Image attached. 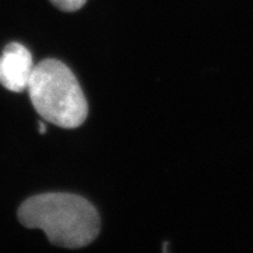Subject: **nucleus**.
Segmentation results:
<instances>
[{"label":"nucleus","instance_id":"1","mask_svg":"<svg viewBox=\"0 0 253 253\" xmlns=\"http://www.w3.org/2000/svg\"><path fill=\"white\" fill-rule=\"evenodd\" d=\"M20 223L40 229L52 244L66 249L89 245L100 233L99 212L87 199L71 194H43L28 198L18 210Z\"/></svg>","mask_w":253,"mask_h":253},{"label":"nucleus","instance_id":"2","mask_svg":"<svg viewBox=\"0 0 253 253\" xmlns=\"http://www.w3.org/2000/svg\"><path fill=\"white\" fill-rule=\"evenodd\" d=\"M27 89L34 108L47 122L73 129L86 121L84 91L73 72L59 60L47 59L34 66Z\"/></svg>","mask_w":253,"mask_h":253},{"label":"nucleus","instance_id":"3","mask_svg":"<svg viewBox=\"0 0 253 253\" xmlns=\"http://www.w3.org/2000/svg\"><path fill=\"white\" fill-rule=\"evenodd\" d=\"M33 69V59L26 47L11 42L0 56V84L14 93H21L27 89Z\"/></svg>","mask_w":253,"mask_h":253},{"label":"nucleus","instance_id":"4","mask_svg":"<svg viewBox=\"0 0 253 253\" xmlns=\"http://www.w3.org/2000/svg\"><path fill=\"white\" fill-rule=\"evenodd\" d=\"M50 2L61 11L75 12L86 4L87 0H50Z\"/></svg>","mask_w":253,"mask_h":253},{"label":"nucleus","instance_id":"5","mask_svg":"<svg viewBox=\"0 0 253 253\" xmlns=\"http://www.w3.org/2000/svg\"><path fill=\"white\" fill-rule=\"evenodd\" d=\"M39 131H40V134H45V132H46V126H45V125H43V123H40Z\"/></svg>","mask_w":253,"mask_h":253}]
</instances>
